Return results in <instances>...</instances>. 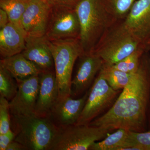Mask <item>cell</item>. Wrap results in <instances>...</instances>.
<instances>
[{
	"label": "cell",
	"mask_w": 150,
	"mask_h": 150,
	"mask_svg": "<svg viewBox=\"0 0 150 150\" xmlns=\"http://www.w3.org/2000/svg\"><path fill=\"white\" fill-rule=\"evenodd\" d=\"M150 98V62L143 55L139 67L115 102L102 115L88 125L111 130L123 129L145 131L147 109Z\"/></svg>",
	"instance_id": "obj_1"
},
{
	"label": "cell",
	"mask_w": 150,
	"mask_h": 150,
	"mask_svg": "<svg viewBox=\"0 0 150 150\" xmlns=\"http://www.w3.org/2000/svg\"><path fill=\"white\" fill-rule=\"evenodd\" d=\"M15 141L26 150H52L61 127L50 117L11 115Z\"/></svg>",
	"instance_id": "obj_2"
},
{
	"label": "cell",
	"mask_w": 150,
	"mask_h": 150,
	"mask_svg": "<svg viewBox=\"0 0 150 150\" xmlns=\"http://www.w3.org/2000/svg\"><path fill=\"white\" fill-rule=\"evenodd\" d=\"M80 24L79 40L84 53H92L108 28L115 22L98 0H81L76 8Z\"/></svg>",
	"instance_id": "obj_3"
},
{
	"label": "cell",
	"mask_w": 150,
	"mask_h": 150,
	"mask_svg": "<svg viewBox=\"0 0 150 150\" xmlns=\"http://www.w3.org/2000/svg\"><path fill=\"white\" fill-rule=\"evenodd\" d=\"M141 49L148 51L121 21L108 28L92 53L99 56L104 64L112 66Z\"/></svg>",
	"instance_id": "obj_4"
},
{
	"label": "cell",
	"mask_w": 150,
	"mask_h": 150,
	"mask_svg": "<svg viewBox=\"0 0 150 150\" xmlns=\"http://www.w3.org/2000/svg\"><path fill=\"white\" fill-rule=\"evenodd\" d=\"M48 43L54 59L59 100L71 96L74 65L84 53L79 39L48 40Z\"/></svg>",
	"instance_id": "obj_5"
},
{
	"label": "cell",
	"mask_w": 150,
	"mask_h": 150,
	"mask_svg": "<svg viewBox=\"0 0 150 150\" xmlns=\"http://www.w3.org/2000/svg\"><path fill=\"white\" fill-rule=\"evenodd\" d=\"M112 131L89 125L61 127L52 150H87L96 142L103 139Z\"/></svg>",
	"instance_id": "obj_6"
},
{
	"label": "cell",
	"mask_w": 150,
	"mask_h": 150,
	"mask_svg": "<svg viewBox=\"0 0 150 150\" xmlns=\"http://www.w3.org/2000/svg\"><path fill=\"white\" fill-rule=\"evenodd\" d=\"M121 91L112 88L100 71L89 91L83 110L76 125H88L105 109L111 107Z\"/></svg>",
	"instance_id": "obj_7"
},
{
	"label": "cell",
	"mask_w": 150,
	"mask_h": 150,
	"mask_svg": "<svg viewBox=\"0 0 150 150\" xmlns=\"http://www.w3.org/2000/svg\"><path fill=\"white\" fill-rule=\"evenodd\" d=\"M81 27L76 9L51 8L45 36L49 40L79 39Z\"/></svg>",
	"instance_id": "obj_8"
},
{
	"label": "cell",
	"mask_w": 150,
	"mask_h": 150,
	"mask_svg": "<svg viewBox=\"0 0 150 150\" xmlns=\"http://www.w3.org/2000/svg\"><path fill=\"white\" fill-rule=\"evenodd\" d=\"M18 90L9 102L11 115L21 116L35 114L39 87V74L16 81Z\"/></svg>",
	"instance_id": "obj_9"
},
{
	"label": "cell",
	"mask_w": 150,
	"mask_h": 150,
	"mask_svg": "<svg viewBox=\"0 0 150 150\" xmlns=\"http://www.w3.org/2000/svg\"><path fill=\"white\" fill-rule=\"evenodd\" d=\"M123 23L129 32L149 51L150 49V0H137Z\"/></svg>",
	"instance_id": "obj_10"
},
{
	"label": "cell",
	"mask_w": 150,
	"mask_h": 150,
	"mask_svg": "<svg viewBox=\"0 0 150 150\" xmlns=\"http://www.w3.org/2000/svg\"><path fill=\"white\" fill-rule=\"evenodd\" d=\"M51 8L44 0H31L21 20V27L26 36H44Z\"/></svg>",
	"instance_id": "obj_11"
},
{
	"label": "cell",
	"mask_w": 150,
	"mask_h": 150,
	"mask_svg": "<svg viewBox=\"0 0 150 150\" xmlns=\"http://www.w3.org/2000/svg\"><path fill=\"white\" fill-rule=\"evenodd\" d=\"M79 59L77 69L71 82V88L76 96L88 88L104 64L102 59L93 53H84Z\"/></svg>",
	"instance_id": "obj_12"
},
{
	"label": "cell",
	"mask_w": 150,
	"mask_h": 150,
	"mask_svg": "<svg viewBox=\"0 0 150 150\" xmlns=\"http://www.w3.org/2000/svg\"><path fill=\"white\" fill-rule=\"evenodd\" d=\"M22 54L33 63L41 72L54 71L53 55L45 35L26 36L25 48Z\"/></svg>",
	"instance_id": "obj_13"
},
{
	"label": "cell",
	"mask_w": 150,
	"mask_h": 150,
	"mask_svg": "<svg viewBox=\"0 0 150 150\" xmlns=\"http://www.w3.org/2000/svg\"><path fill=\"white\" fill-rule=\"evenodd\" d=\"M39 76L40 87L35 114L39 117H49L59 98L55 71L41 72Z\"/></svg>",
	"instance_id": "obj_14"
},
{
	"label": "cell",
	"mask_w": 150,
	"mask_h": 150,
	"mask_svg": "<svg viewBox=\"0 0 150 150\" xmlns=\"http://www.w3.org/2000/svg\"><path fill=\"white\" fill-rule=\"evenodd\" d=\"M88 95L87 92L79 99H73L70 96L59 100L49 117L59 127L76 124L83 110Z\"/></svg>",
	"instance_id": "obj_15"
},
{
	"label": "cell",
	"mask_w": 150,
	"mask_h": 150,
	"mask_svg": "<svg viewBox=\"0 0 150 150\" xmlns=\"http://www.w3.org/2000/svg\"><path fill=\"white\" fill-rule=\"evenodd\" d=\"M26 35L21 26L10 22L0 30L1 59L21 53L25 48Z\"/></svg>",
	"instance_id": "obj_16"
},
{
	"label": "cell",
	"mask_w": 150,
	"mask_h": 150,
	"mask_svg": "<svg viewBox=\"0 0 150 150\" xmlns=\"http://www.w3.org/2000/svg\"><path fill=\"white\" fill-rule=\"evenodd\" d=\"M0 65L7 70L16 81L23 80L41 73L22 53L1 59Z\"/></svg>",
	"instance_id": "obj_17"
},
{
	"label": "cell",
	"mask_w": 150,
	"mask_h": 150,
	"mask_svg": "<svg viewBox=\"0 0 150 150\" xmlns=\"http://www.w3.org/2000/svg\"><path fill=\"white\" fill-rule=\"evenodd\" d=\"M129 131L125 129H117L102 141L94 143L89 150H126L129 147L127 139Z\"/></svg>",
	"instance_id": "obj_18"
},
{
	"label": "cell",
	"mask_w": 150,
	"mask_h": 150,
	"mask_svg": "<svg viewBox=\"0 0 150 150\" xmlns=\"http://www.w3.org/2000/svg\"><path fill=\"white\" fill-rule=\"evenodd\" d=\"M103 9L115 22L123 21L137 0H98Z\"/></svg>",
	"instance_id": "obj_19"
},
{
	"label": "cell",
	"mask_w": 150,
	"mask_h": 150,
	"mask_svg": "<svg viewBox=\"0 0 150 150\" xmlns=\"http://www.w3.org/2000/svg\"><path fill=\"white\" fill-rule=\"evenodd\" d=\"M100 71L108 85L116 91L123 90L129 83L133 74L121 71L105 64Z\"/></svg>",
	"instance_id": "obj_20"
},
{
	"label": "cell",
	"mask_w": 150,
	"mask_h": 150,
	"mask_svg": "<svg viewBox=\"0 0 150 150\" xmlns=\"http://www.w3.org/2000/svg\"><path fill=\"white\" fill-rule=\"evenodd\" d=\"M31 0H0V8L8 15L10 22L21 26L22 17Z\"/></svg>",
	"instance_id": "obj_21"
},
{
	"label": "cell",
	"mask_w": 150,
	"mask_h": 150,
	"mask_svg": "<svg viewBox=\"0 0 150 150\" xmlns=\"http://www.w3.org/2000/svg\"><path fill=\"white\" fill-rule=\"evenodd\" d=\"M7 70L0 65V96L11 100L18 90V84Z\"/></svg>",
	"instance_id": "obj_22"
},
{
	"label": "cell",
	"mask_w": 150,
	"mask_h": 150,
	"mask_svg": "<svg viewBox=\"0 0 150 150\" xmlns=\"http://www.w3.org/2000/svg\"><path fill=\"white\" fill-rule=\"evenodd\" d=\"M146 52L139 49L112 66L114 69L128 73H134L138 71L143 55Z\"/></svg>",
	"instance_id": "obj_23"
},
{
	"label": "cell",
	"mask_w": 150,
	"mask_h": 150,
	"mask_svg": "<svg viewBox=\"0 0 150 150\" xmlns=\"http://www.w3.org/2000/svg\"><path fill=\"white\" fill-rule=\"evenodd\" d=\"M126 150H150V131L134 132L129 131Z\"/></svg>",
	"instance_id": "obj_24"
},
{
	"label": "cell",
	"mask_w": 150,
	"mask_h": 150,
	"mask_svg": "<svg viewBox=\"0 0 150 150\" xmlns=\"http://www.w3.org/2000/svg\"><path fill=\"white\" fill-rule=\"evenodd\" d=\"M11 115L8 100L0 96V134L7 133L11 129Z\"/></svg>",
	"instance_id": "obj_25"
},
{
	"label": "cell",
	"mask_w": 150,
	"mask_h": 150,
	"mask_svg": "<svg viewBox=\"0 0 150 150\" xmlns=\"http://www.w3.org/2000/svg\"><path fill=\"white\" fill-rule=\"evenodd\" d=\"M51 8L66 7L76 9L81 0H44Z\"/></svg>",
	"instance_id": "obj_26"
},
{
	"label": "cell",
	"mask_w": 150,
	"mask_h": 150,
	"mask_svg": "<svg viewBox=\"0 0 150 150\" xmlns=\"http://www.w3.org/2000/svg\"><path fill=\"white\" fill-rule=\"evenodd\" d=\"M16 136L15 132L11 129L7 133L0 134V150H6L8 145L14 140Z\"/></svg>",
	"instance_id": "obj_27"
},
{
	"label": "cell",
	"mask_w": 150,
	"mask_h": 150,
	"mask_svg": "<svg viewBox=\"0 0 150 150\" xmlns=\"http://www.w3.org/2000/svg\"><path fill=\"white\" fill-rule=\"evenodd\" d=\"M9 22L8 15L4 10L0 8V29L4 27Z\"/></svg>",
	"instance_id": "obj_28"
},
{
	"label": "cell",
	"mask_w": 150,
	"mask_h": 150,
	"mask_svg": "<svg viewBox=\"0 0 150 150\" xmlns=\"http://www.w3.org/2000/svg\"><path fill=\"white\" fill-rule=\"evenodd\" d=\"M6 150H26L24 146L16 141H13L8 145Z\"/></svg>",
	"instance_id": "obj_29"
}]
</instances>
